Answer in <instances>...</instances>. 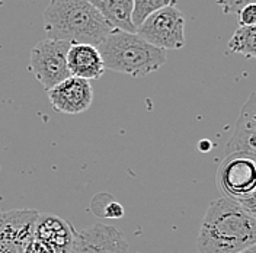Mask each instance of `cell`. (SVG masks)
<instances>
[{
	"label": "cell",
	"mask_w": 256,
	"mask_h": 253,
	"mask_svg": "<svg viewBox=\"0 0 256 253\" xmlns=\"http://www.w3.org/2000/svg\"><path fill=\"white\" fill-rule=\"evenodd\" d=\"M256 0H217V4L223 10L224 15L238 14L242 8L248 4H255Z\"/></svg>",
	"instance_id": "cell-17"
},
{
	"label": "cell",
	"mask_w": 256,
	"mask_h": 253,
	"mask_svg": "<svg viewBox=\"0 0 256 253\" xmlns=\"http://www.w3.org/2000/svg\"><path fill=\"white\" fill-rule=\"evenodd\" d=\"M67 67L70 76L79 79L98 80L105 72L99 50L89 44H72L67 51Z\"/></svg>",
	"instance_id": "cell-12"
},
{
	"label": "cell",
	"mask_w": 256,
	"mask_h": 253,
	"mask_svg": "<svg viewBox=\"0 0 256 253\" xmlns=\"http://www.w3.org/2000/svg\"><path fill=\"white\" fill-rule=\"evenodd\" d=\"M70 46L67 41L47 38L32 48L30 72L46 90L70 76L67 67V51Z\"/></svg>",
	"instance_id": "cell-5"
},
{
	"label": "cell",
	"mask_w": 256,
	"mask_h": 253,
	"mask_svg": "<svg viewBox=\"0 0 256 253\" xmlns=\"http://www.w3.org/2000/svg\"><path fill=\"white\" fill-rule=\"evenodd\" d=\"M255 243L254 214L223 196L210 202L196 238L198 252L239 253Z\"/></svg>",
	"instance_id": "cell-1"
},
{
	"label": "cell",
	"mask_w": 256,
	"mask_h": 253,
	"mask_svg": "<svg viewBox=\"0 0 256 253\" xmlns=\"http://www.w3.org/2000/svg\"><path fill=\"white\" fill-rule=\"evenodd\" d=\"M51 106L57 112L78 115L86 112L94 102V88L90 82L68 76L47 90Z\"/></svg>",
	"instance_id": "cell-9"
},
{
	"label": "cell",
	"mask_w": 256,
	"mask_h": 253,
	"mask_svg": "<svg viewBox=\"0 0 256 253\" xmlns=\"http://www.w3.org/2000/svg\"><path fill=\"white\" fill-rule=\"evenodd\" d=\"M239 253H256V246H250V248H248V249H244Z\"/></svg>",
	"instance_id": "cell-20"
},
{
	"label": "cell",
	"mask_w": 256,
	"mask_h": 253,
	"mask_svg": "<svg viewBox=\"0 0 256 253\" xmlns=\"http://www.w3.org/2000/svg\"><path fill=\"white\" fill-rule=\"evenodd\" d=\"M68 253H130V244L116 227L96 222L76 230Z\"/></svg>",
	"instance_id": "cell-7"
},
{
	"label": "cell",
	"mask_w": 256,
	"mask_h": 253,
	"mask_svg": "<svg viewBox=\"0 0 256 253\" xmlns=\"http://www.w3.org/2000/svg\"><path fill=\"white\" fill-rule=\"evenodd\" d=\"M76 228L73 224L54 214H38L34 227V238L44 242L56 253H68Z\"/></svg>",
	"instance_id": "cell-10"
},
{
	"label": "cell",
	"mask_w": 256,
	"mask_h": 253,
	"mask_svg": "<svg viewBox=\"0 0 256 253\" xmlns=\"http://www.w3.org/2000/svg\"><path fill=\"white\" fill-rule=\"evenodd\" d=\"M256 154L238 152L226 154L218 166L216 182L227 198L250 214H256Z\"/></svg>",
	"instance_id": "cell-4"
},
{
	"label": "cell",
	"mask_w": 256,
	"mask_h": 253,
	"mask_svg": "<svg viewBox=\"0 0 256 253\" xmlns=\"http://www.w3.org/2000/svg\"><path fill=\"white\" fill-rule=\"evenodd\" d=\"M256 26H239L228 41V51L246 58L256 57Z\"/></svg>",
	"instance_id": "cell-14"
},
{
	"label": "cell",
	"mask_w": 256,
	"mask_h": 253,
	"mask_svg": "<svg viewBox=\"0 0 256 253\" xmlns=\"http://www.w3.org/2000/svg\"><path fill=\"white\" fill-rule=\"evenodd\" d=\"M104 67L131 78H146L163 67L168 51L144 41L136 32L112 30L98 46Z\"/></svg>",
	"instance_id": "cell-3"
},
{
	"label": "cell",
	"mask_w": 256,
	"mask_h": 253,
	"mask_svg": "<svg viewBox=\"0 0 256 253\" xmlns=\"http://www.w3.org/2000/svg\"><path fill=\"white\" fill-rule=\"evenodd\" d=\"M24 253H56V250L51 249V248H50L48 244H46L44 242L32 238L31 240L26 243Z\"/></svg>",
	"instance_id": "cell-19"
},
{
	"label": "cell",
	"mask_w": 256,
	"mask_h": 253,
	"mask_svg": "<svg viewBox=\"0 0 256 253\" xmlns=\"http://www.w3.org/2000/svg\"><path fill=\"white\" fill-rule=\"evenodd\" d=\"M255 92H252L249 99L244 102L239 118L236 121L234 131L230 137V140L226 146L224 156L230 153H238L244 152L256 154V104H255Z\"/></svg>",
	"instance_id": "cell-11"
},
{
	"label": "cell",
	"mask_w": 256,
	"mask_h": 253,
	"mask_svg": "<svg viewBox=\"0 0 256 253\" xmlns=\"http://www.w3.org/2000/svg\"><path fill=\"white\" fill-rule=\"evenodd\" d=\"M114 28L88 0H51L44 12L50 40L98 47Z\"/></svg>",
	"instance_id": "cell-2"
},
{
	"label": "cell",
	"mask_w": 256,
	"mask_h": 253,
	"mask_svg": "<svg viewBox=\"0 0 256 253\" xmlns=\"http://www.w3.org/2000/svg\"><path fill=\"white\" fill-rule=\"evenodd\" d=\"M108 202L104 204L102 195H96L92 200V210L98 217H105V218H121L124 216V206L118 201H115L111 195L106 200Z\"/></svg>",
	"instance_id": "cell-16"
},
{
	"label": "cell",
	"mask_w": 256,
	"mask_h": 253,
	"mask_svg": "<svg viewBox=\"0 0 256 253\" xmlns=\"http://www.w3.org/2000/svg\"><path fill=\"white\" fill-rule=\"evenodd\" d=\"M239 26H256V4H248L239 12Z\"/></svg>",
	"instance_id": "cell-18"
},
{
	"label": "cell",
	"mask_w": 256,
	"mask_h": 253,
	"mask_svg": "<svg viewBox=\"0 0 256 253\" xmlns=\"http://www.w3.org/2000/svg\"><path fill=\"white\" fill-rule=\"evenodd\" d=\"M136 34L159 50H180L185 46V19L176 6H168L148 16Z\"/></svg>",
	"instance_id": "cell-6"
},
{
	"label": "cell",
	"mask_w": 256,
	"mask_h": 253,
	"mask_svg": "<svg viewBox=\"0 0 256 253\" xmlns=\"http://www.w3.org/2000/svg\"><path fill=\"white\" fill-rule=\"evenodd\" d=\"M168 6H176V0H132V25L137 28L154 12Z\"/></svg>",
	"instance_id": "cell-15"
},
{
	"label": "cell",
	"mask_w": 256,
	"mask_h": 253,
	"mask_svg": "<svg viewBox=\"0 0 256 253\" xmlns=\"http://www.w3.org/2000/svg\"><path fill=\"white\" fill-rule=\"evenodd\" d=\"M100 16L111 24L112 28L126 32H136L132 25V0H88Z\"/></svg>",
	"instance_id": "cell-13"
},
{
	"label": "cell",
	"mask_w": 256,
	"mask_h": 253,
	"mask_svg": "<svg viewBox=\"0 0 256 253\" xmlns=\"http://www.w3.org/2000/svg\"><path fill=\"white\" fill-rule=\"evenodd\" d=\"M36 210H10L0 212V253H24L34 238Z\"/></svg>",
	"instance_id": "cell-8"
}]
</instances>
